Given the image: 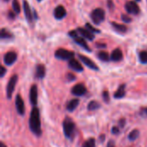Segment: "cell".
<instances>
[{
	"mask_svg": "<svg viewBox=\"0 0 147 147\" xmlns=\"http://www.w3.org/2000/svg\"><path fill=\"white\" fill-rule=\"evenodd\" d=\"M29 128L31 132L35 135V136H40L41 135V125H40V110L38 108L34 107L30 117H29Z\"/></svg>",
	"mask_w": 147,
	"mask_h": 147,
	"instance_id": "1",
	"label": "cell"
},
{
	"mask_svg": "<svg viewBox=\"0 0 147 147\" xmlns=\"http://www.w3.org/2000/svg\"><path fill=\"white\" fill-rule=\"evenodd\" d=\"M63 131L65 134V136L68 139H71L74 135L75 129H76V125L74 121L71 118H65L63 121Z\"/></svg>",
	"mask_w": 147,
	"mask_h": 147,
	"instance_id": "2",
	"label": "cell"
},
{
	"mask_svg": "<svg viewBox=\"0 0 147 147\" xmlns=\"http://www.w3.org/2000/svg\"><path fill=\"white\" fill-rule=\"evenodd\" d=\"M90 18L96 25H99L105 20V11L102 8H96L90 13Z\"/></svg>",
	"mask_w": 147,
	"mask_h": 147,
	"instance_id": "3",
	"label": "cell"
},
{
	"mask_svg": "<svg viewBox=\"0 0 147 147\" xmlns=\"http://www.w3.org/2000/svg\"><path fill=\"white\" fill-rule=\"evenodd\" d=\"M54 56H55V58H57L58 59L71 60V59H73V57L75 56V53L72 52V51H69V50L64 49V48H59L58 50L55 51Z\"/></svg>",
	"mask_w": 147,
	"mask_h": 147,
	"instance_id": "4",
	"label": "cell"
},
{
	"mask_svg": "<svg viewBox=\"0 0 147 147\" xmlns=\"http://www.w3.org/2000/svg\"><path fill=\"white\" fill-rule=\"evenodd\" d=\"M17 80H18V76L17 75H13L8 84H7V86H6V96L8 97V99H11L12 97V94L16 89V83H17Z\"/></svg>",
	"mask_w": 147,
	"mask_h": 147,
	"instance_id": "5",
	"label": "cell"
},
{
	"mask_svg": "<svg viewBox=\"0 0 147 147\" xmlns=\"http://www.w3.org/2000/svg\"><path fill=\"white\" fill-rule=\"evenodd\" d=\"M125 9L127 13L132 15H139L140 13V9L136 3V1H128L125 4Z\"/></svg>",
	"mask_w": 147,
	"mask_h": 147,
	"instance_id": "6",
	"label": "cell"
},
{
	"mask_svg": "<svg viewBox=\"0 0 147 147\" xmlns=\"http://www.w3.org/2000/svg\"><path fill=\"white\" fill-rule=\"evenodd\" d=\"M78 56L79 59H80L87 67H89L90 69L94 70V71H98V70H99V68H98V66L96 65V64L92 59H90V58H88V57H86V56H84V55H82V54H78Z\"/></svg>",
	"mask_w": 147,
	"mask_h": 147,
	"instance_id": "7",
	"label": "cell"
},
{
	"mask_svg": "<svg viewBox=\"0 0 147 147\" xmlns=\"http://www.w3.org/2000/svg\"><path fill=\"white\" fill-rule=\"evenodd\" d=\"M29 101L34 107H36L38 102V87L36 84H33L31 86L29 91Z\"/></svg>",
	"mask_w": 147,
	"mask_h": 147,
	"instance_id": "8",
	"label": "cell"
},
{
	"mask_svg": "<svg viewBox=\"0 0 147 147\" xmlns=\"http://www.w3.org/2000/svg\"><path fill=\"white\" fill-rule=\"evenodd\" d=\"M17 59V54L15 52H8L3 56V62L6 65H12Z\"/></svg>",
	"mask_w": 147,
	"mask_h": 147,
	"instance_id": "9",
	"label": "cell"
},
{
	"mask_svg": "<svg viewBox=\"0 0 147 147\" xmlns=\"http://www.w3.org/2000/svg\"><path fill=\"white\" fill-rule=\"evenodd\" d=\"M22 6H23V10H24V15H25V17H26V20L31 23L33 21H34V15L30 9V7H29V3H28L27 0H23L22 1Z\"/></svg>",
	"mask_w": 147,
	"mask_h": 147,
	"instance_id": "10",
	"label": "cell"
},
{
	"mask_svg": "<svg viewBox=\"0 0 147 147\" xmlns=\"http://www.w3.org/2000/svg\"><path fill=\"white\" fill-rule=\"evenodd\" d=\"M86 91H87L86 87L83 84H78L75 86H73L71 89L72 95H74L76 96H82L86 93Z\"/></svg>",
	"mask_w": 147,
	"mask_h": 147,
	"instance_id": "11",
	"label": "cell"
},
{
	"mask_svg": "<svg viewBox=\"0 0 147 147\" xmlns=\"http://www.w3.org/2000/svg\"><path fill=\"white\" fill-rule=\"evenodd\" d=\"M16 108L17 113L20 115H23L25 114V104L20 95H17L16 96Z\"/></svg>",
	"mask_w": 147,
	"mask_h": 147,
	"instance_id": "12",
	"label": "cell"
},
{
	"mask_svg": "<svg viewBox=\"0 0 147 147\" xmlns=\"http://www.w3.org/2000/svg\"><path fill=\"white\" fill-rule=\"evenodd\" d=\"M53 16L57 20H61L66 16V9L63 5H58L53 10Z\"/></svg>",
	"mask_w": 147,
	"mask_h": 147,
	"instance_id": "13",
	"label": "cell"
},
{
	"mask_svg": "<svg viewBox=\"0 0 147 147\" xmlns=\"http://www.w3.org/2000/svg\"><path fill=\"white\" fill-rule=\"evenodd\" d=\"M68 66H69L71 70H73V71H77V72H82V71H84L83 65L80 64L79 61H78V60L75 59H71V60H69V62H68Z\"/></svg>",
	"mask_w": 147,
	"mask_h": 147,
	"instance_id": "14",
	"label": "cell"
},
{
	"mask_svg": "<svg viewBox=\"0 0 147 147\" xmlns=\"http://www.w3.org/2000/svg\"><path fill=\"white\" fill-rule=\"evenodd\" d=\"M77 30L82 35V37H84V39H87L89 40H93L95 39V34L93 33H91L90 30H88L86 28H78Z\"/></svg>",
	"mask_w": 147,
	"mask_h": 147,
	"instance_id": "15",
	"label": "cell"
},
{
	"mask_svg": "<svg viewBox=\"0 0 147 147\" xmlns=\"http://www.w3.org/2000/svg\"><path fill=\"white\" fill-rule=\"evenodd\" d=\"M46 75V67L42 64H39L35 67V78L38 79H42Z\"/></svg>",
	"mask_w": 147,
	"mask_h": 147,
	"instance_id": "16",
	"label": "cell"
},
{
	"mask_svg": "<svg viewBox=\"0 0 147 147\" xmlns=\"http://www.w3.org/2000/svg\"><path fill=\"white\" fill-rule=\"evenodd\" d=\"M112 28L118 33L120 34H126L128 30L127 27L126 25H123V24H120V23H117L115 22H110Z\"/></svg>",
	"mask_w": 147,
	"mask_h": 147,
	"instance_id": "17",
	"label": "cell"
},
{
	"mask_svg": "<svg viewBox=\"0 0 147 147\" xmlns=\"http://www.w3.org/2000/svg\"><path fill=\"white\" fill-rule=\"evenodd\" d=\"M123 59V53H122V51L120 49V48H116L115 49L111 55H110V59L112 61H115V62H118V61H121V59Z\"/></svg>",
	"mask_w": 147,
	"mask_h": 147,
	"instance_id": "18",
	"label": "cell"
},
{
	"mask_svg": "<svg viewBox=\"0 0 147 147\" xmlns=\"http://www.w3.org/2000/svg\"><path fill=\"white\" fill-rule=\"evenodd\" d=\"M74 42L75 43H77L78 46H80L82 48H84V50H86L87 52H91V49L89 47V46H88V44H87V42H86V40H84V37H76L75 39H74Z\"/></svg>",
	"mask_w": 147,
	"mask_h": 147,
	"instance_id": "19",
	"label": "cell"
},
{
	"mask_svg": "<svg viewBox=\"0 0 147 147\" xmlns=\"http://www.w3.org/2000/svg\"><path fill=\"white\" fill-rule=\"evenodd\" d=\"M125 96H126V85L121 84V85H120L118 90L115 91L114 96L116 99H121V98H123Z\"/></svg>",
	"mask_w": 147,
	"mask_h": 147,
	"instance_id": "20",
	"label": "cell"
},
{
	"mask_svg": "<svg viewBox=\"0 0 147 147\" xmlns=\"http://www.w3.org/2000/svg\"><path fill=\"white\" fill-rule=\"evenodd\" d=\"M78 104H79V100L77 99V98H74V99L71 100V101L67 103L66 109H67L69 112H72V111H74V110L78 108Z\"/></svg>",
	"mask_w": 147,
	"mask_h": 147,
	"instance_id": "21",
	"label": "cell"
},
{
	"mask_svg": "<svg viewBox=\"0 0 147 147\" xmlns=\"http://www.w3.org/2000/svg\"><path fill=\"white\" fill-rule=\"evenodd\" d=\"M0 37H1L2 40H4V39L10 40V39L14 38V35L10 31H9L8 29L3 28H1V31H0Z\"/></svg>",
	"mask_w": 147,
	"mask_h": 147,
	"instance_id": "22",
	"label": "cell"
},
{
	"mask_svg": "<svg viewBox=\"0 0 147 147\" xmlns=\"http://www.w3.org/2000/svg\"><path fill=\"white\" fill-rule=\"evenodd\" d=\"M97 58L101 60V61H103V62H109L110 60V56L109 54L107 53V52H104V51H100L97 53L96 54Z\"/></svg>",
	"mask_w": 147,
	"mask_h": 147,
	"instance_id": "23",
	"label": "cell"
},
{
	"mask_svg": "<svg viewBox=\"0 0 147 147\" xmlns=\"http://www.w3.org/2000/svg\"><path fill=\"white\" fill-rule=\"evenodd\" d=\"M100 107H101V105L99 102H97L96 101H91L89 102L87 108H88V110H90V111H95V110L100 109Z\"/></svg>",
	"mask_w": 147,
	"mask_h": 147,
	"instance_id": "24",
	"label": "cell"
},
{
	"mask_svg": "<svg viewBox=\"0 0 147 147\" xmlns=\"http://www.w3.org/2000/svg\"><path fill=\"white\" fill-rule=\"evenodd\" d=\"M140 136V131L138 129H134L133 131H131L128 134V140L130 141H134L138 139V137Z\"/></svg>",
	"mask_w": 147,
	"mask_h": 147,
	"instance_id": "25",
	"label": "cell"
},
{
	"mask_svg": "<svg viewBox=\"0 0 147 147\" xmlns=\"http://www.w3.org/2000/svg\"><path fill=\"white\" fill-rule=\"evenodd\" d=\"M12 9H13V11L18 15L21 11V6H20V3L18 2V0H13L12 1Z\"/></svg>",
	"mask_w": 147,
	"mask_h": 147,
	"instance_id": "26",
	"label": "cell"
},
{
	"mask_svg": "<svg viewBox=\"0 0 147 147\" xmlns=\"http://www.w3.org/2000/svg\"><path fill=\"white\" fill-rule=\"evenodd\" d=\"M139 59L140 63L147 64V51H141L139 53Z\"/></svg>",
	"mask_w": 147,
	"mask_h": 147,
	"instance_id": "27",
	"label": "cell"
},
{
	"mask_svg": "<svg viewBox=\"0 0 147 147\" xmlns=\"http://www.w3.org/2000/svg\"><path fill=\"white\" fill-rule=\"evenodd\" d=\"M82 147H96V140L93 138H90L87 140L84 144Z\"/></svg>",
	"mask_w": 147,
	"mask_h": 147,
	"instance_id": "28",
	"label": "cell"
},
{
	"mask_svg": "<svg viewBox=\"0 0 147 147\" xmlns=\"http://www.w3.org/2000/svg\"><path fill=\"white\" fill-rule=\"evenodd\" d=\"M85 28L88 29V30H90L91 33H93L94 34H99L101 31L98 29V28H95V27H93L90 23H89V22H87L86 24H85Z\"/></svg>",
	"mask_w": 147,
	"mask_h": 147,
	"instance_id": "29",
	"label": "cell"
},
{
	"mask_svg": "<svg viewBox=\"0 0 147 147\" xmlns=\"http://www.w3.org/2000/svg\"><path fill=\"white\" fill-rule=\"evenodd\" d=\"M121 20L124 22H126V23H129V22H132V18L130 17V16H128L127 15H126V14H122L121 15Z\"/></svg>",
	"mask_w": 147,
	"mask_h": 147,
	"instance_id": "30",
	"label": "cell"
},
{
	"mask_svg": "<svg viewBox=\"0 0 147 147\" xmlns=\"http://www.w3.org/2000/svg\"><path fill=\"white\" fill-rule=\"evenodd\" d=\"M102 98H103V100H104L105 102H107V103L109 102V100H110L109 99V92L107 90H105V91L102 92Z\"/></svg>",
	"mask_w": 147,
	"mask_h": 147,
	"instance_id": "31",
	"label": "cell"
},
{
	"mask_svg": "<svg viewBox=\"0 0 147 147\" xmlns=\"http://www.w3.org/2000/svg\"><path fill=\"white\" fill-rule=\"evenodd\" d=\"M66 78H67L68 81L72 82V81L76 80V76H75L74 74H72V73L70 72V73H67V74H66Z\"/></svg>",
	"mask_w": 147,
	"mask_h": 147,
	"instance_id": "32",
	"label": "cell"
},
{
	"mask_svg": "<svg viewBox=\"0 0 147 147\" xmlns=\"http://www.w3.org/2000/svg\"><path fill=\"white\" fill-rule=\"evenodd\" d=\"M68 35L70 37H71L72 39H75L76 37H78V30H71L70 32H68Z\"/></svg>",
	"mask_w": 147,
	"mask_h": 147,
	"instance_id": "33",
	"label": "cell"
},
{
	"mask_svg": "<svg viewBox=\"0 0 147 147\" xmlns=\"http://www.w3.org/2000/svg\"><path fill=\"white\" fill-rule=\"evenodd\" d=\"M16 13L14 12V11H11V10H9V13H8V18L9 19H10V20H15V18H16Z\"/></svg>",
	"mask_w": 147,
	"mask_h": 147,
	"instance_id": "34",
	"label": "cell"
},
{
	"mask_svg": "<svg viewBox=\"0 0 147 147\" xmlns=\"http://www.w3.org/2000/svg\"><path fill=\"white\" fill-rule=\"evenodd\" d=\"M96 47L97 48H106L107 47V45L103 42H96Z\"/></svg>",
	"mask_w": 147,
	"mask_h": 147,
	"instance_id": "35",
	"label": "cell"
},
{
	"mask_svg": "<svg viewBox=\"0 0 147 147\" xmlns=\"http://www.w3.org/2000/svg\"><path fill=\"white\" fill-rule=\"evenodd\" d=\"M112 134H120L119 127H113V128H112Z\"/></svg>",
	"mask_w": 147,
	"mask_h": 147,
	"instance_id": "36",
	"label": "cell"
},
{
	"mask_svg": "<svg viewBox=\"0 0 147 147\" xmlns=\"http://www.w3.org/2000/svg\"><path fill=\"white\" fill-rule=\"evenodd\" d=\"M6 69H5V67L4 66H1V73H0V77L1 78H3L4 75H5V73H6Z\"/></svg>",
	"mask_w": 147,
	"mask_h": 147,
	"instance_id": "37",
	"label": "cell"
},
{
	"mask_svg": "<svg viewBox=\"0 0 147 147\" xmlns=\"http://www.w3.org/2000/svg\"><path fill=\"white\" fill-rule=\"evenodd\" d=\"M125 124H126V120L125 119L120 120V121H119V127H125Z\"/></svg>",
	"mask_w": 147,
	"mask_h": 147,
	"instance_id": "38",
	"label": "cell"
},
{
	"mask_svg": "<svg viewBox=\"0 0 147 147\" xmlns=\"http://www.w3.org/2000/svg\"><path fill=\"white\" fill-rule=\"evenodd\" d=\"M107 4H108V8L109 9H113L114 8V3H113V1L112 0H108V3H107Z\"/></svg>",
	"mask_w": 147,
	"mask_h": 147,
	"instance_id": "39",
	"label": "cell"
},
{
	"mask_svg": "<svg viewBox=\"0 0 147 147\" xmlns=\"http://www.w3.org/2000/svg\"><path fill=\"white\" fill-rule=\"evenodd\" d=\"M140 114L144 116H147V108H143L141 109V111H140Z\"/></svg>",
	"mask_w": 147,
	"mask_h": 147,
	"instance_id": "40",
	"label": "cell"
},
{
	"mask_svg": "<svg viewBox=\"0 0 147 147\" xmlns=\"http://www.w3.org/2000/svg\"><path fill=\"white\" fill-rule=\"evenodd\" d=\"M107 147H115L114 141H109V144H108V146Z\"/></svg>",
	"mask_w": 147,
	"mask_h": 147,
	"instance_id": "41",
	"label": "cell"
},
{
	"mask_svg": "<svg viewBox=\"0 0 147 147\" xmlns=\"http://www.w3.org/2000/svg\"><path fill=\"white\" fill-rule=\"evenodd\" d=\"M33 15H34V20H36V19L38 18V16H37V13H36V10H35V9H34V10H33Z\"/></svg>",
	"mask_w": 147,
	"mask_h": 147,
	"instance_id": "42",
	"label": "cell"
},
{
	"mask_svg": "<svg viewBox=\"0 0 147 147\" xmlns=\"http://www.w3.org/2000/svg\"><path fill=\"white\" fill-rule=\"evenodd\" d=\"M0 147H7V146H5V144H4L3 142H1V143H0Z\"/></svg>",
	"mask_w": 147,
	"mask_h": 147,
	"instance_id": "43",
	"label": "cell"
},
{
	"mask_svg": "<svg viewBox=\"0 0 147 147\" xmlns=\"http://www.w3.org/2000/svg\"><path fill=\"white\" fill-rule=\"evenodd\" d=\"M104 139H105V136H101V141H104Z\"/></svg>",
	"mask_w": 147,
	"mask_h": 147,
	"instance_id": "44",
	"label": "cell"
},
{
	"mask_svg": "<svg viewBox=\"0 0 147 147\" xmlns=\"http://www.w3.org/2000/svg\"><path fill=\"white\" fill-rule=\"evenodd\" d=\"M135 1H136V2H140L141 0H135Z\"/></svg>",
	"mask_w": 147,
	"mask_h": 147,
	"instance_id": "45",
	"label": "cell"
},
{
	"mask_svg": "<svg viewBox=\"0 0 147 147\" xmlns=\"http://www.w3.org/2000/svg\"><path fill=\"white\" fill-rule=\"evenodd\" d=\"M37 1H38V2H41L42 0H37Z\"/></svg>",
	"mask_w": 147,
	"mask_h": 147,
	"instance_id": "46",
	"label": "cell"
},
{
	"mask_svg": "<svg viewBox=\"0 0 147 147\" xmlns=\"http://www.w3.org/2000/svg\"><path fill=\"white\" fill-rule=\"evenodd\" d=\"M3 1H5V2H8V1H9V0H3Z\"/></svg>",
	"mask_w": 147,
	"mask_h": 147,
	"instance_id": "47",
	"label": "cell"
}]
</instances>
